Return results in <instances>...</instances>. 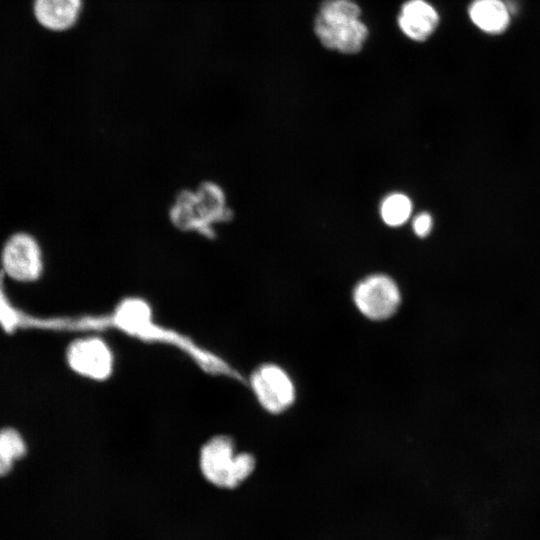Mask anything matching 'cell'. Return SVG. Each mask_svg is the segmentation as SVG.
Wrapping results in <instances>:
<instances>
[{"label":"cell","instance_id":"1","mask_svg":"<svg viewBox=\"0 0 540 540\" xmlns=\"http://www.w3.org/2000/svg\"><path fill=\"white\" fill-rule=\"evenodd\" d=\"M109 327L141 341L173 346L207 373L218 374L225 366V360L189 337L159 325L154 320L150 303L140 296L122 298L111 313L105 315V328Z\"/></svg>","mask_w":540,"mask_h":540},{"label":"cell","instance_id":"2","mask_svg":"<svg viewBox=\"0 0 540 540\" xmlns=\"http://www.w3.org/2000/svg\"><path fill=\"white\" fill-rule=\"evenodd\" d=\"M168 218L177 230L211 240L217 235V226L233 218V211L221 185L203 181L195 189L177 194L169 208Z\"/></svg>","mask_w":540,"mask_h":540},{"label":"cell","instance_id":"3","mask_svg":"<svg viewBox=\"0 0 540 540\" xmlns=\"http://www.w3.org/2000/svg\"><path fill=\"white\" fill-rule=\"evenodd\" d=\"M360 17V7L352 0H325L316 15L314 32L324 47L355 54L369 34Z\"/></svg>","mask_w":540,"mask_h":540},{"label":"cell","instance_id":"4","mask_svg":"<svg viewBox=\"0 0 540 540\" xmlns=\"http://www.w3.org/2000/svg\"><path fill=\"white\" fill-rule=\"evenodd\" d=\"M255 466V457L248 452H237L234 440L228 435L212 436L199 452L202 475L220 488L237 487L252 474Z\"/></svg>","mask_w":540,"mask_h":540},{"label":"cell","instance_id":"5","mask_svg":"<svg viewBox=\"0 0 540 540\" xmlns=\"http://www.w3.org/2000/svg\"><path fill=\"white\" fill-rule=\"evenodd\" d=\"M45 253L39 239L28 231L11 233L0 249V270L4 280L33 284L45 272Z\"/></svg>","mask_w":540,"mask_h":540},{"label":"cell","instance_id":"6","mask_svg":"<svg viewBox=\"0 0 540 540\" xmlns=\"http://www.w3.org/2000/svg\"><path fill=\"white\" fill-rule=\"evenodd\" d=\"M65 361L74 374L95 382L108 380L115 369L113 350L98 336L71 341L65 350Z\"/></svg>","mask_w":540,"mask_h":540},{"label":"cell","instance_id":"7","mask_svg":"<svg viewBox=\"0 0 540 540\" xmlns=\"http://www.w3.org/2000/svg\"><path fill=\"white\" fill-rule=\"evenodd\" d=\"M352 297L358 311L373 321L391 318L401 304V292L397 283L390 276L380 273L359 281Z\"/></svg>","mask_w":540,"mask_h":540},{"label":"cell","instance_id":"8","mask_svg":"<svg viewBox=\"0 0 540 540\" xmlns=\"http://www.w3.org/2000/svg\"><path fill=\"white\" fill-rule=\"evenodd\" d=\"M249 386L259 405L270 414L283 413L296 398L290 375L274 363H264L255 368L249 376Z\"/></svg>","mask_w":540,"mask_h":540},{"label":"cell","instance_id":"9","mask_svg":"<svg viewBox=\"0 0 540 540\" xmlns=\"http://www.w3.org/2000/svg\"><path fill=\"white\" fill-rule=\"evenodd\" d=\"M84 0H34L33 11L38 23L52 32H66L77 25Z\"/></svg>","mask_w":540,"mask_h":540},{"label":"cell","instance_id":"10","mask_svg":"<svg viewBox=\"0 0 540 540\" xmlns=\"http://www.w3.org/2000/svg\"><path fill=\"white\" fill-rule=\"evenodd\" d=\"M438 22L437 11L425 0H407L397 17L403 34L418 42L427 40L435 31Z\"/></svg>","mask_w":540,"mask_h":540},{"label":"cell","instance_id":"11","mask_svg":"<svg viewBox=\"0 0 540 540\" xmlns=\"http://www.w3.org/2000/svg\"><path fill=\"white\" fill-rule=\"evenodd\" d=\"M469 15L473 23L487 33L503 32L509 24L508 8L501 0H474Z\"/></svg>","mask_w":540,"mask_h":540},{"label":"cell","instance_id":"12","mask_svg":"<svg viewBox=\"0 0 540 540\" xmlns=\"http://www.w3.org/2000/svg\"><path fill=\"white\" fill-rule=\"evenodd\" d=\"M412 213V202L403 193L387 195L380 205V216L383 222L391 227H398L407 222Z\"/></svg>","mask_w":540,"mask_h":540},{"label":"cell","instance_id":"13","mask_svg":"<svg viewBox=\"0 0 540 540\" xmlns=\"http://www.w3.org/2000/svg\"><path fill=\"white\" fill-rule=\"evenodd\" d=\"M0 437L16 462L26 456L28 444L18 429L10 426L3 427L0 429Z\"/></svg>","mask_w":540,"mask_h":540},{"label":"cell","instance_id":"14","mask_svg":"<svg viewBox=\"0 0 540 540\" xmlns=\"http://www.w3.org/2000/svg\"><path fill=\"white\" fill-rule=\"evenodd\" d=\"M412 228L414 233L420 237H427L433 228V217L428 212H422L413 219Z\"/></svg>","mask_w":540,"mask_h":540},{"label":"cell","instance_id":"15","mask_svg":"<svg viewBox=\"0 0 540 540\" xmlns=\"http://www.w3.org/2000/svg\"><path fill=\"white\" fill-rule=\"evenodd\" d=\"M15 463V459L0 437V477L10 473Z\"/></svg>","mask_w":540,"mask_h":540}]
</instances>
